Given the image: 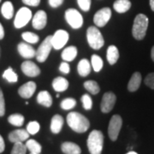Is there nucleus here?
Segmentation results:
<instances>
[{"instance_id":"40","label":"nucleus","mask_w":154,"mask_h":154,"mask_svg":"<svg viewBox=\"0 0 154 154\" xmlns=\"http://www.w3.org/2000/svg\"><path fill=\"white\" fill-rule=\"evenodd\" d=\"M59 70L60 72H62L63 74H69V71H70V68H69V65L68 63V62H65L63 61V63H61L60 66H59Z\"/></svg>"},{"instance_id":"12","label":"nucleus","mask_w":154,"mask_h":154,"mask_svg":"<svg viewBox=\"0 0 154 154\" xmlns=\"http://www.w3.org/2000/svg\"><path fill=\"white\" fill-rule=\"evenodd\" d=\"M22 71L28 77H36L40 74V69L31 61H25L22 63Z\"/></svg>"},{"instance_id":"48","label":"nucleus","mask_w":154,"mask_h":154,"mask_svg":"<svg viewBox=\"0 0 154 154\" xmlns=\"http://www.w3.org/2000/svg\"><path fill=\"white\" fill-rule=\"evenodd\" d=\"M30 154H36V153H33V152H30Z\"/></svg>"},{"instance_id":"20","label":"nucleus","mask_w":154,"mask_h":154,"mask_svg":"<svg viewBox=\"0 0 154 154\" xmlns=\"http://www.w3.org/2000/svg\"><path fill=\"white\" fill-rule=\"evenodd\" d=\"M52 88L57 92H63L69 88V82L64 77H56L52 82Z\"/></svg>"},{"instance_id":"22","label":"nucleus","mask_w":154,"mask_h":154,"mask_svg":"<svg viewBox=\"0 0 154 154\" xmlns=\"http://www.w3.org/2000/svg\"><path fill=\"white\" fill-rule=\"evenodd\" d=\"M77 71L81 76L86 77L91 72V63L88 59H82L79 62L77 66Z\"/></svg>"},{"instance_id":"2","label":"nucleus","mask_w":154,"mask_h":154,"mask_svg":"<svg viewBox=\"0 0 154 154\" xmlns=\"http://www.w3.org/2000/svg\"><path fill=\"white\" fill-rule=\"evenodd\" d=\"M148 17L144 14H138L134 18L132 28L133 37L137 40H142L148 28Z\"/></svg>"},{"instance_id":"19","label":"nucleus","mask_w":154,"mask_h":154,"mask_svg":"<svg viewBox=\"0 0 154 154\" xmlns=\"http://www.w3.org/2000/svg\"><path fill=\"white\" fill-rule=\"evenodd\" d=\"M64 120L60 115H55L51 118V130L53 134H59L63 128Z\"/></svg>"},{"instance_id":"10","label":"nucleus","mask_w":154,"mask_h":154,"mask_svg":"<svg viewBox=\"0 0 154 154\" xmlns=\"http://www.w3.org/2000/svg\"><path fill=\"white\" fill-rule=\"evenodd\" d=\"M111 17V10L108 7L103 8L94 15V22L98 28H103L108 23Z\"/></svg>"},{"instance_id":"3","label":"nucleus","mask_w":154,"mask_h":154,"mask_svg":"<svg viewBox=\"0 0 154 154\" xmlns=\"http://www.w3.org/2000/svg\"><path fill=\"white\" fill-rule=\"evenodd\" d=\"M104 146V134L99 130H93L88 138V147L90 154H101Z\"/></svg>"},{"instance_id":"17","label":"nucleus","mask_w":154,"mask_h":154,"mask_svg":"<svg viewBox=\"0 0 154 154\" xmlns=\"http://www.w3.org/2000/svg\"><path fill=\"white\" fill-rule=\"evenodd\" d=\"M62 152L65 154H81L82 153V150L81 147L75 143L66 141L63 142L61 146Z\"/></svg>"},{"instance_id":"43","label":"nucleus","mask_w":154,"mask_h":154,"mask_svg":"<svg viewBox=\"0 0 154 154\" xmlns=\"http://www.w3.org/2000/svg\"><path fill=\"white\" fill-rule=\"evenodd\" d=\"M5 149V140L3 137L0 135V153H2Z\"/></svg>"},{"instance_id":"47","label":"nucleus","mask_w":154,"mask_h":154,"mask_svg":"<svg viewBox=\"0 0 154 154\" xmlns=\"http://www.w3.org/2000/svg\"><path fill=\"white\" fill-rule=\"evenodd\" d=\"M127 154H138L137 152H128V153Z\"/></svg>"},{"instance_id":"44","label":"nucleus","mask_w":154,"mask_h":154,"mask_svg":"<svg viewBox=\"0 0 154 154\" xmlns=\"http://www.w3.org/2000/svg\"><path fill=\"white\" fill-rule=\"evenodd\" d=\"M4 37H5V29L2 24L0 23V39H3Z\"/></svg>"},{"instance_id":"8","label":"nucleus","mask_w":154,"mask_h":154,"mask_svg":"<svg viewBox=\"0 0 154 154\" xmlns=\"http://www.w3.org/2000/svg\"><path fill=\"white\" fill-rule=\"evenodd\" d=\"M32 17H33L32 11L27 7H22L17 11V15H16L15 21H14L15 27L17 28H23L29 22Z\"/></svg>"},{"instance_id":"41","label":"nucleus","mask_w":154,"mask_h":154,"mask_svg":"<svg viewBox=\"0 0 154 154\" xmlns=\"http://www.w3.org/2000/svg\"><path fill=\"white\" fill-rule=\"evenodd\" d=\"M64 0H48L49 2V5L52 8H57L63 5Z\"/></svg>"},{"instance_id":"27","label":"nucleus","mask_w":154,"mask_h":154,"mask_svg":"<svg viewBox=\"0 0 154 154\" xmlns=\"http://www.w3.org/2000/svg\"><path fill=\"white\" fill-rule=\"evenodd\" d=\"M26 146H27V149L29 150V152H33V153L39 154L41 152V150H42L41 145L37 142L35 140H32V139L27 140Z\"/></svg>"},{"instance_id":"26","label":"nucleus","mask_w":154,"mask_h":154,"mask_svg":"<svg viewBox=\"0 0 154 154\" xmlns=\"http://www.w3.org/2000/svg\"><path fill=\"white\" fill-rule=\"evenodd\" d=\"M1 13L5 19H11L14 16V7L12 3L10 1L5 2L1 7Z\"/></svg>"},{"instance_id":"9","label":"nucleus","mask_w":154,"mask_h":154,"mask_svg":"<svg viewBox=\"0 0 154 154\" xmlns=\"http://www.w3.org/2000/svg\"><path fill=\"white\" fill-rule=\"evenodd\" d=\"M69 35L66 31L59 29L51 36V45L55 50L62 49L67 44Z\"/></svg>"},{"instance_id":"24","label":"nucleus","mask_w":154,"mask_h":154,"mask_svg":"<svg viewBox=\"0 0 154 154\" xmlns=\"http://www.w3.org/2000/svg\"><path fill=\"white\" fill-rule=\"evenodd\" d=\"M106 57L110 65L115 64L119 58V51L117 47L115 45H110L107 49Z\"/></svg>"},{"instance_id":"42","label":"nucleus","mask_w":154,"mask_h":154,"mask_svg":"<svg viewBox=\"0 0 154 154\" xmlns=\"http://www.w3.org/2000/svg\"><path fill=\"white\" fill-rule=\"evenodd\" d=\"M22 2L28 6L36 7L40 4V0H22Z\"/></svg>"},{"instance_id":"25","label":"nucleus","mask_w":154,"mask_h":154,"mask_svg":"<svg viewBox=\"0 0 154 154\" xmlns=\"http://www.w3.org/2000/svg\"><path fill=\"white\" fill-rule=\"evenodd\" d=\"M62 58L65 62H71L77 56V48L75 46H69L63 51L62 52Z\"/></svg>"},{"instance_id":"16","label":"nucleus","mask_w":154,"mask_h":154,"mask_svg":"<svg viewBox=\"0 0 154 154\" xmlns=\"http://www.w3.org/2000/svg\"><path fill=\"white\" fill-rule=\"evenodd\" d=\"M29 133L25 129H17L14 130L9 134V140L11 142H23L29 138Z\"/></svg>"},{"instance_id":"37","label":"nucleus","mask_w":154,"mask_h":154,"mask_svg":"<svg viewBox=\"0 0 154 154\" xmlns=\"http://www.w3.org/2000/svg\"><path fill=\"white\" fill-rule=\"evenodd\" d=\"M77 4L83 11H88L91 8V0H77Z\"/></svg>"},{"instance_id":"35","label":"nucleus","mask_w":154,"mask_h":154,"mask_svg":"<svg viewBox=\"0 0 154 154\" xmlns=\"http://www.w3.org/2000/svg\"><path fill=\"white\" fill-rule=\"evenodd\" d=\"M82 102L83 108L85 110H90L93 107V100H92V98L90 97L89 94H84L82 97Z\"/></svg>"},{"instance_id":"6","label":"nucleus","mask_w":154,"mask_h":154,"mask_svg":"<svg viewBox=\"0 0 154 154\" xmlns=\"http://www.w3.org/2000/svg\"><path fill=\"white\" fill-rule=\"evenodd\" d=\"M51 48H53L51 45V35H49L45 38L43 42L38 46V50L36 51L35 57L37 61L39 63H44L47 59Z\"/></svg>"},{"instance_id":"13","label":"nucleus","mask_w":154,"mask_h":154,"mask_svg":"<svg viewBox=\"0 0 154 154\" xmlns=\"http://www.w3.org/2000/svg\"><path fill=\"white\" fill-rule=\"evenodd\" d=\"M47 16L44 11H38L33 17V27L37 30H41L46 26Z\"/></svg>"},{"instance_id":"46","label":"nucleus","mask_w":154,"mask_h":154,"mask_svg":"<svg viewBox=\"0 0 154 154\" xmlns=\"http://www.w3.org/2000/svg\"><path fill=\"white\" fill-rule=\"evenodd\" d=\"M151 57H152V60L154 62V46H152V51H151Z\"/></svg>"},{"instance_id":"7","label":"nucleus","mask_w":154,"mask_h":154,"mask_svg":"<svg viewBox=\"0 0 154 154\" xmlns=\"http://www.w3.org/2000/svg\"><path fill=\"white\" fill-rule=\"evenodd\" d=\"M122 125V119L119 115H114L110 119L108 127V134L112 141H116L119 135Z\"/></svg>"},{"instance_id":"33","label":"nucleus","mask_w":154,"mask_h":154,"mask_svg":"<svg viewBox=\"0 0 154 154\" xmlns=\"http://www.w3.org/2000/svg\"><path fill=\"white\" fill-rule=\"evenodd\" d=\"M22 38L28 43H31V44H35L37 43L39 38L36 33H32V32H25L22 34Z\"/></svg>"},{"instance_id":"32","label":"nucleus","mask_w":154,"mask_h":154,"mask_svg":"<svg viewBox=\"0 0 154 154\" xmlns=\"http://www.w3.org/2000/svg\"><path fill=\"white\" fill-rule=\"evenodd\" d=\"M76 105V100L73 98H67L61 102L60 106L63 110H69L73 109Z\"/></svg>"},{"instance_id":"23","label":"nucleus","mask_w":154,"mask_h":154,"mask_svg":"<svg viewBox=\"0 0 154 154\" xmlns=\"http://www.w3.org/2000/svg\"><path fill=\"white\" fill-rule=\"evenodd\" d=\"M131 7V2L129 0H116L113 4V8L117 13H125Z\"/></svg>"},{"instance_id":"15","label":"nucleus","mask_w":154,"mask_h":154,"mask_svg":"<svg viewBox=\"0 0 154 154\" xmlns=\"http://www.w3.org/2000/svg\"><path fill=\"white\" fill-rule=\"evenodd\" d=\"M17 50L19 54L22 56V57L30 59L35 57L36 54V50L31 46V45L27 44V43H19L17 45Z\"/></svg>"},{"instance_id":"28","label":"nucleus","mask_w":154,"mask_h":154,"mask_svg":"<svg viewBox=\"0 0 154 154\" xmlns=\"http://www.w3.org/2000/svg\"><path fill=\"white\" fill-rule=\"evenodd\" d=\"M24 116L21 114H12L9 117H8V122L12 124L13 126H17V127H21L22 126V124L24 123Z\"/></svg>"},{"instance_id":"14","label":"nucleus","mask_w":154,"mask_h":154,"mask_svg":"<svg viewBox=\"0 0 154 154\" xmlns=\"http://www.w3.org/2000/svg\"><path fill=\"white\" fill-rule=\"evenodd\" d=\"M36 91V84L34 82H28L23 84L22 87L18 89V94L23 99L31 98Z\"/></svg>"},{"instance_id":"21","label":"nucleus","mask_w":154,"mask_h":154,"mask_svg":"<svg viewBox=\"0 0 154 154\" xmlns=\"http://www.w3.org/2000/svg\"><path fill=\"white\" fill-rule=\"evenodd\" d=\"M37 102L45 107H51L52 105V98L47 91H40L37 96Z\"/></svg>"},{"instance_id":"4","label":"nucleus","mask_w":154,"mask_h":154,"mask_svg":"<svg viewBox=\"0 0 154 154\" xmlns=\"http://www.w3.org/2000/svg\"><path fill=\"white\" fill-rule=\"evenodd\" d=\"M88 45L94 50H99L105 45V39L99 29L96 27H89L87 31Z\"/></svg>"},{"instance_id":"5","label":"nucleus","mask_w":154,"mask_h":154,"mask_svg":"<svg viewBox=\"0 0 154 154\" xmlns=\"http://www.w3.org/2000/svg\"><path fill=\"white\" fill-rule=\"evenodd\" d=\"M68 24L74 29H79L82 27L83 17L81 13L75 9H68L64 14Z\"/></svg>"},{"instance_id":"34","label":"nucleus","mask_w":154,"mask_h":154,"mask_svg":"<svg viewBox=\"0 0 154 154\" xmlns=\"http://www.w3.org/2000/svg\"><path fill=\"white\" fill-rule=\"evenodd\" d=\"M27 146L22 142H16L14 143V146L12 148L11 154H26L27 153Z\"/></svg>"},{"instance_id":"38","label":"nucleus","mask_w":154,"mask_h":154,"mask_svg":"<svg viewBox=\"0 0 154 154\" xmlns=\"http://www.w3.org/2000/svg\"><path fill=\"white\" fill-rule=\"evenodd\" d=\"M144 82L148 88L154 90V73H150L149 75H147Z\"/></svg>"},{"instance_id":"36","label":"nucleus","mask_w":154,"mask_h":154,"mask_svg":"<svg viewBox=\"0 0 154 154\" xmlns=\"http://www.w3.org/2000/svg\"><path fill=\"white\" fill-rule=\"evenodd\" d=\"M39 128H40V126H39V123L38 122L33 121L30 122L27 126V131L29 133V134H35L39 131Z\"/></svg>"},{"instance_id":"11","label":"nucleus","mask_w":154,"mask_h":154,"mask_svg":"<svg viewBox=\"0 0 154 154\" xmlns=\"http://www.w3.org/2000/svg\"><path fill=\"white\" fill-rule=\"evenodd\" d=\"M116 101V97L115 94L111 92H107L103 95L102 101H101V111L103 113H109L110 110L114 108Z\"/></svg>"},{"instance_id":"31","label":"nucleus","mask_w":154,"mask_h":154,"mask_svg":"<svg viewBox=\"0 0 154 154\" xmlns=\"http://www.w3.org/2000/svg\"><path fill=\"white\" fill-rule=\"evenodd\" d=\"M3 77L8 82L10 83L17 82V81H18V75H17V74H16V73L14 72L13 69H12L11 67L8 68L4 72Z\"/></svg>"},{"instance_id":"39","label":"nucleus","mask_w":154,"mask_h":154,"mask_svg":"<svg viewBox=\"0 0 154 154\" xmlns=\"http://www.w3.org/2000/svg\"><path fill=\"white\" fill-rule=\"evenodd\" d=\"M5 114V101L4 98V94L2 89L0 88V116Z\"/></svg>"},{"instance_id":"30","label":"nucleus","mask_w":154,"mask_h":154,"mask_svg":"<svg viewBox=\"0 0 154 154\" xmlns=\"http://www.w3.org/2000/svg\"><path fill=\"white\" fill-rule=\"evenodd\" d=\"M91 65L93 66V69L95 72H99L104 65V63L102 58L99 56L94 54L91 57Z\"/></svg>"},{"instance_id":"1","label":"nucleus","mask_w":154,"mask_h":154,"mask_svg":"<svg viewBox=\"0 0 154 154\" xmlns=\"http://www.w3.org/2000/svg\"><path fill=\"white\" fill-rule=\"evenodd\" d=\"M67 123L71 128L76 133H84L88 131L90 122L88 119L79 112H70L67 116Z\"/></svg>"},{"instance_id":"45","label":"nucleus","mask_w":154,"mask_h":154,"mask_svg":"<svg viewBox=\"0 0 154 154\" xmlns=\"http://www.w3.org/2000/svg\"><path fill=\"white\" fill-rule=\"evenodd\" d=\"M150 6L152 11H154V0H150Z\"/></svg>"},{"instance_id":"18","label":"nucleus","mask_w":154,"mask_h":154,"mask_svg":"<svg viewBox=\"0 0 154 154\" xmlns=\"http://www.w3.org/2000/svg\"><path fill=\"white\" fill-rule=\"evenodd\" d=\"M141 83V75L140 72H135L132 75L130 78L128 84V89L129 92H135L137 91Z\"/></svg>"},{"instance_id":"29","label":"nucleus","mask_w":154,"mask_h":154,"mask_svg":"<svg viewBox=\"0 0 154 154\" xmlns=\"http://www.w3.org/2000/svg\"><path fill=\"white\" fill-rule=\"evenodd\" d=\"M84 88L93 95L98 94L100 91L99 84L94 81H87L84 82Z\"/></svg>"},{"instance_id":"49","label":"nucleus","mask_w":154,"mask_h":154,"mask_svg":"<svg viewBox=\"0 0 154 154\" xmlns=\"http://www.w3.org/2000/svg\"><path fill=\"white\" fill-rule=\"evenodd\" d=\"M0 2H1V0H0Z\"/></svg>"}]
</instances>
